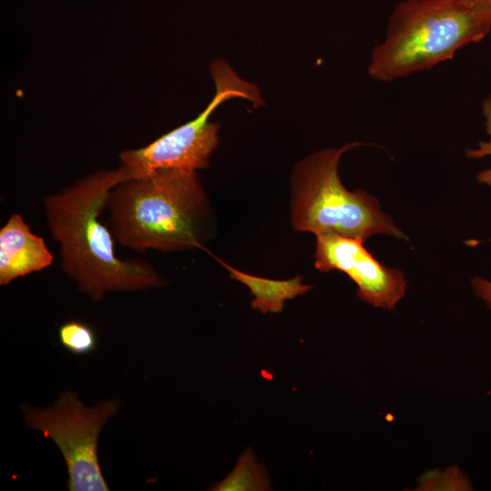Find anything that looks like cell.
<instances>
[{"instance_id":"4","label":"cell","mask_w":491,"mask_h":491,"mask_svg":"<svg viewBox=\"0 0 491 491\" xmlns=\"http://www.w3.org/2000/svg\"><path fill=\"white\" fill-rule=\"evenodd\" d=\"M360 142L316 151L300 161L292 173L290 218L297 232L337 234L366 240L384 234L398 239L406 235L378 201L362 189L347 190L339 176L342 155Z\"/></svg>"},{"instance_id":"10","label":"cell","mask_w":491,"mask_h":491,"mask_svg":"<svg viewBox=\"0 0 491 491\" xmlns=\"http://www.w3.org/2000/svg\"><path fill=\"white\" fill-rule=\"evenodd\" d=\"M270 479L265 466L259 465L251 450H246L239 457L235 468L221 482L210 490L247 491L269 490Z\"/></svg>"},{"instance_id":"3","label":"cell","mask_w":491,"mask_h":491,"mask_svg":"<svg viewBox=\"0 0 491 491\" xmlns=\"http://www.w3.org/2000/svg\"><path fill=\"white\" fill-rule=\"evenodd\" d=\"M491 16L462 0H404L394 8L385 37L370 55L367 73L383 83L429 70L482 41Z\"/></svg>"},{"instance_id":"8","label":"cell","mask_w":491,"mask_h":491,"mask_svg":"<svg viewBox=\"0 0 491 491\" xmlns=\"http://www.w3.org/2000/svg\"><path fill=\"white\" fill-rule=\"evenodd\" d=\"M54 256L42 236L35 235L18 213L0 228V285L49 267Z\"/></svg>"},{"instance_id":"12","label":"cell","mask_w":491,"mask_h":491,"mask_svg":"<svg viewBox=\"0 0 491 491\" xmlns=\"http://www.w3.org/2000/svg\"><path fill=\"white\" fill-rule=\"evenodd\" d=\"M481 111L485 120L486 132L488 135L487 141H481L475 149H467L466 155L472 159H480L485 156H491V94L486 96L482 105ZM477 181L491 186V167L479 172L476 175Z\"/></svg>"},{"instance_id":"13","label":"cell","mask_w":491,"mask_h":491,"mask_svg":"<svg viewBox=\"0 0 491 491\" xmlns=\"http://www.w3.org/2000/svg\"><path fill=\"white\" fill-rule=\"evenodd\" d=\"M472 286L475 294L483 299L491 309V281L475 276L472 279Z\"/></svg>"},{"instance_id":"15","label":"cell","mask_w":491,"mask_h":491,"mask_svg":"<svg viewBox=\"0 0 491 491\" xmlns=\"http://www.w3.org/2000/svg\"><path fill=\"white\" fill-rule=\"evenodd\" d=\"M490 241H491V237H490Z\"/></svg>"},{"instance_id":"7","label":"cell","mask_w":491,"mask_h":491,"mask_svg":"<svg viewBox=\"0 0 491 491\" xmlns=\"http://www.w3.org/2000/svg\"><path fill=\"white\" fill-rule=\"evenodd\" d=\"M316 237L315 267L345 273L357 286L361 300L391 310L404 297L407 286L404 274L380 263L364 240L332 233Z\"/></svg>"},{"instance_id":"11","label":"cell","mask_w":491,"mask_h":491,"mask_svg":"<svg viewBox=\"0 0 491 491\" xmlns=\"http://www.w3.org/2000/svg\"><path fill=\"white\" fill-rule=\"evenodd\" d=\"M58 340L62 346L75 356H85L94 352L97 346L95 329L87 323L72 319L58 328Z\"/></svg>"},{"instance_id":"5","label":"cell","mask_w":491,"mask_h":491,"mask_svg":"<svg viewBox=\"0 0 491 491\" xmlns=\"http://www.w3.org/2000/svg\"><path fill=\"white\" fill-rule=\"evenodd\" d=\"M215 93L195 119L163 135L147 145L123 151L120 166L125 180L161 169L196 171L209 165V158L218 144L219 125L211 122L213 112L232 98L248 100L255 106L264 105L256 85L243 80L224 60L210 64Z\"/></svg>"},{"instance_id":"14","label":"cell","mask_w":491,"mask_h":491,"mask_svg":"<svg viewBox=\"0 0 491 491\" xmlns=\"http://www.w3.org/2000/svg\"><path fill=\"white\" fill-rule=\"evenodd\" d=\"M471 7L481 9L491 16V0H462Z\"/></svg>"},{"instance_id":"6","label":"cell","mask_w":491,"mask_h":491,"mask_svg":"<svg viewBox=\"0 0 491 491\" xmlns=\"http://www.w3.org/2000/svg\"><path fill=\"white\" fill-rule=\"evenodd\" d=\"M120 402L103 401L87 407L75 392H65L47 408L24 406L25 425L51 438L65 459L69 491H107L97 456L100 432Z\"/></svg>"},{"instance_id":"2","label":"cell","mask_w":491,"mask_h":491,"mask_svg":"<svg viewBox=\"0 0 491 491\" xmlns=\"http://www.w3.org/2000/svg\"><path fill=\"white\" fill-rule=\"evenodd\" d=\"M107 209L123 246L163 253L204 249L215 219L196 171L161 169L117 184Z\"/></svg>"},{"instance_id":"9","label":"cell","mask_w":491,"mask_h":491,"mask_svg":"<svg viewBox=\"0 0 491 491\" xmlns=\"http://www.w3.org/2000/svg\"><path fill=\"white\" fill-rule=\"evenodd\" d=\"M228 272L229 277L247 286L254 299L251 307L262 314H277L283 311L286 300L303 296L313 288L303 284L301 276L287 280H276L242 272L214 256Z\"/></svg>"},{"instance_id":"1","label":"cell","mask_w":491,"mask_h":491,"mask_svg":"<svg viewBox=\"0 0 491 491\" xmlns=\"http://www.w3.org/2000/svg\"><path fill=\"white\" fill-rule=\"evenodd\" d=\"M125 180L119 167L100 170L43 198L46 226L59 246L60 267L95 303L106 293L143 291L167 284L147 261L117 257L115 237L99 221L111 190Z\"/></svg>"}]
</instances>
